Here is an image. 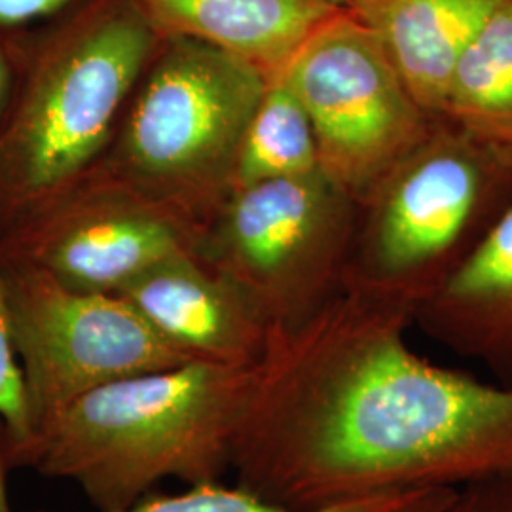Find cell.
<instances>
[{
  "mask_svg": "<svg viewBox=\"0 0 512 512\" xmlns=\"http://www.w3.org/2000/svg\"><path fill=\"white\" fill-rule=\"evenodd\" d=\"M410 327L412 308L344 291L274 330L232 446L238 486L310 511L512 475V387L427 361Z\"/></svg>",
  "mask_w": 512,
  "mask_h": 512,
  "instance_id": "obj_1",
  "label": "cell"
},
{
  "mask_svg": "<svg viewBox=\"0 0 512 512\" xmlns=\"http://www.w3.org/2000/svg\"><path fill=\"white\" fill-rule=\"evenodd\" d=\"M256 366L184 363L95 387L38 429L21 467L71 480L99 512L129 511L167 478L219 482Z\"/></svg>",
  "mask_w": 512,
  "mask_h": 512,
  "instance_id": "obj_2",
  "label": "cell"
},
{
  "mask_svg": "<svg viewBox=\"0 0 512 512\" xmlns=\"http://www.w3.org/2000/svg\"><path fill=\"white\" fill-rule=\"evenodd\" d=\"M160 40L137 0H82L25 33L0 133V239L101 164Z\"/></svg>",
  "mask_w": 512,
  "mask_h": 512,
  "instance_id": "obj_3",
  "label": "cell"
},
{
  "mask_svg": "<svg viewBox=\"0 0 512 512\" xmlns=\"http://www.w3.org/2000/svg\"><path fill=\"white\" fill-rule=\"evenodd\" d=\"M511 205V152L439 118L357 203L346 291L416 311Z\"/></svg>",
  "mask_w": 512,
  "mask_h": 512,
  "instance_id": "obj_4",
  "label": "cell"
},
{
  "mask_svg": "<svg viewBox=\"0 0 512 512\" xmlns=\"http://www.w3.org/2000/svg\"><path fill=\"white\" fill-rule=\"evenodd\" d=\"M266 78L190 38H162L139 76L101 171L198 228L232 192L239 143Z\"/></svg>",
  "mask_w": 512,
  "mask_h": 512,
  "instance_id": "obj_5",
  "label": "cell"
},
{
  "mask_svg": "<svg viewBox=\"0 0 512 512\" xmlns=\"http://www.w3.org/2000/svg\"><path fill=\"white\" fill-rule=\"evenodd\" d=\"M355 226L357 202L315 171L232 190L203 222L196 255L289 332L346 291Z\"/></svg>",
  "mask_w": 512,
  "mask_h": 512,
  "instance_id": "obj_6",
  "label": "cell"
},
{
  "mask_svg": "<svg viewBox=\"0 0 512 512\" xmlns=\"http://www.w3.org/2000/svg\"><path fill=\"white\" fill-rule=\"evenodd\" d=\"M281 74L310 118L321 173L357 203L437 122L342 4L315 25Z\"/></svg>",
  "mask_w": 512,
  "mask_h": 512,
  "instance_id": "obj_7",
  "label": "cell"
},
{
  "mask_svg": "<svg viewBox=\"0 0 512 512\" xmlns=\"http://www.w3.org/2000/svg\"><path fill=\"white\" fill-rule=\"evenodd\" d=\"M0 274L33 439L95 387L186 363L120 294L76 291L12 256Z\"/></svg>",
  "mask_w": 512,
  "mask_h": 512,
  "instance_id": "obj_8",
  "label": "cell"
},
{
  "mask_svg": "<svg viewBox=\"0 0 512 512\" xmlns=\"http://www.w3.org/2000/svg\"><path fill=\"white\" fill-rule=\"evenodd\" d=\"M196 243L194 224L92 171L0 239V255L76 291L120 294L167 258L196 253Z\"/></svg>",
  "mask_w": 512,
  "mask_h": 512,
  "instance_id": "obj_9",
  "label": "cell"
},
{
  "mask_svg": "<svg viewBox=\"0 0 512 512\" xmlns=\"http://www.w3.org/2000/svg\"><path fill=\"white\" fill-rule=\"evenodd\" d=\"M120 296L186 363L253 368L274 336L245 293L196 253L167 258Z\"/></svg>",
  "mask_w": 512,
  "mask_h": 512,
  "instance_id": "obj_10",
  "label": "cell"
},
{
  "mask_svg": "<svg viewBox=\"0 0 512 512\" xmlns=\"http://www.w3.org/2000/svg\"><path fill=\"white\" fill-rule=\"evenodd\" d=\"M414 325L512 387V205L439 289L414 311Z\"/></svg>",
  "mask_w": 512,
  "mask_h": 512,
  "instance_id": "obj_11",
  "label": "cell"
},
{
  "mask_svg": "<svg viewBox=\"0 0 512 512\" xmlns=\"http://www.w3.org/2000/svg\"><path fill=\"white\" fill-rule=\"evenodd\" d=\"M505 0H344L423 110L440 118L459 57Z\"/></svg>",
  "mask_w": 512,
  "mask_h": 512,
  "instance_id": "obj_12",
  "label": "cell"
},
{
  "mask_svg": "<svg viewBox=\"0 0 512 512\" xmlns=\"http://www.w3.org/2000/svg\"><path fill=\"white\" fill-rule=\"evenodd\" d=\"M162 38H190L234 55L264 78L285 69L329 0H137Z\"/></svg>",
  "mask_w": 512,
  "mask_h": 512,
  "instance_id": "obj_13",
  "label": "cell"
},
{
  "mask_svg": "<svg viewBox=\"0 0 512 512\" xmlns=\"http://www.w3.org/2000/svg\"><path fill=\"white\" fill-rule=\"evenodd\" d=\"M440 118L512 154V0L459 57Z\"/></svg>",
  "mask_w": 512,
  "mask_h": 512,
  "instance_id": "obj_14",
  "label": "cell"
},
{
  "mask_svg": "<svg viewBox=\"0 0 512 512\" xmlns=\"http://www.w3.org/2000/svg\"><path fill=\"white\" fill-rule=\"evenodd\" d=\"M319 154L310 118L281 73L266 80L239 143L232 190L310 175Z\"/></svg>",
  "mask_w": 512,
  "mask_h": 512,
  "instance_id": "obj_15",
  "label": "cell"
},
{
  "mask_svg": "<svg viewBox=\"0 0 512 512\" xmlns=\"http://www.w3.org/2000/svg\"><path fill=\"white\" fill-rule=\"evenodd\" d=\"M461 488H425L374 495L300 511L262 499L241 486L205 482L177 494L147 495L126 512H452Z\"/></svg>",
  "mask_w": 512,
  "mask_h": 512,
  "instance_id": "obj_16",
  "label": "cell"
},
{
  "mask_svg": "<svg viewBox=\"0 0 512 512\" xmlns=\"http://www.w3.org/2000/svg\"><path fill=\"white\" fill-rule=\"evenodd\" d=\"M0 421L6 433L10 467H21V459L33 442V423L29 416L18 353L14 348L2 274H0Z\"/></svg>",
  "mask_w": 512,
  "mask_h": 512,
  "instance_id": "obj_17",
  "label": "cell"
},
{
  "mask_svg": "<svg viewBox=\"0 0 512 512\" xmlns=\"http://www.w3.org/2000/svg\"><path fill=\"white\" fill-rule=\"evenodd\" d=\"M82 0H0V31L21 35L61 16Z\"/></svg>",
  "mask_w": 512,
  "mask_h": 512,
  "instance_id": "obj_18",
  "label": "cell"
},
{
  "mask_svg": "<svg viewBox=\"0 0 512 512\" xmlns=\"http://www.w3.org/2000/svg\"><path fill=\"white\" fill-rule=\"evenodd\" d=\"M25 69V33L12 35L0 31V133L6 126Z\"/></svg>",
  "mask_w": 512,
  "mask_h": 512,
  "instance_id": "obj_19",
  "label": "cell"
},
{
  "mask_svg": "<svg viewBox=\"0 0 512 512\" xmlns=\"http://www.w3.org/2000/svg\"><path fill=\"white\" fill-rule=\"evenodd\" d=\"M452 512H512L511 476L484 478L463 486Z\"/></svg>",
  "mask_w": 512,
  "mask_h": 512,
  "instance_id": "obj_20",
  "label": "cell"
},
{
  "mask_svg": "<svg viewBox=\"0 0 512 512\" xmlns=\"http://www.w3.org/2000/svg\"><path fill=\"white\" fill-rule=\"evenodd\" d=\"M10 461H8V444H6V433L4 425L0 421V512H14L10 507L8 499V486H6V475L10 471Z\"/></svg>",
  "mask_w": 512,
  "mask_h": 512,
  "instance_id": "obj_21",
  "label": "cell"
},
{
  "mask_svg": "<svg viewBox=\"0 0 512 512\" xmlns=\"http://www.w3.org/2000/svg\"><path fill=\"white\" fill-rule=\"evenodd\" d=\"M329 2H334V4H342L344 0H329Z\"/></svg>",
  "mask_w": 512,
  "mask_h": 512,
  "instance_id": "obj_22",
  "label": "cell"
},
{
  "mask_svg": "<svg viewBox=\"0 0 512 512\" xmlns=\"http://www.w3.org/2000/svg\"><path fill=\"white\" fill-rule=\"evenodd\" d=\"M509 476H511V478H512V475H509Z\"/></svg>",
  "mask_w": 512,
  "mask_h": 512,
  "instance_id": "obj_23",
  "label": "cell"
}]
</instances>
